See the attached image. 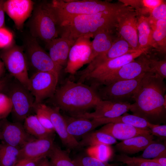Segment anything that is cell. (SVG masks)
<instances>
[{"mask_svg":"<svg viewBox=\"0 0 166 166\" xmlns=\"http://www.w3.org/2000/svg\"><path fill=\"white\" fill-rule=\"evenodd\" d=\"M36 166H50L47 157H45L39 161Z\"/></svg>","mask_w":166,"mask_h":166,"instance_id":"48","label":"cell"},{"mask_svg":"<svg viewBox=\"0 0 166 166\" xmlns=\"http://www.w3.org/2000/svg\"><path fill=\"white\" fill-rule=\"evenodd\" d=\"M76 166H111L108 162H103L87 155H80L73 160Z\"/></svg>","mask_w":166,"mask_h":166,"instance_id":"37","label":"cell"},{"mask_svg":"<svg viewBox=\"0 0 166 166\" xmlns=\"http://www.w3.org/2000/svg\"><path fill=\"white\" fill-rule=\"evenodd\" d=\"M152 58L148 53L142 54L112 73L98 87L118 80L136 79L147 73L155 72L151 65Z\"/></svg>","mask_w":166,"mask_h":166,"instance_id":"10","label":"cell"},{"mask_svg":"<svg viewBox=\"0 0 166 166\" xmlns=\"http://www.w3.org/2000/svg\"><path fill=\"white\" fill-rule=\"evenodd\" d=\"M13 33L4 26L0 28V49H5L14 44Z\"/></svg>","mask_w":166,"mask_h":166,"instance_id":"40","label":"cell"},{"mask_svg":"<svg viewBox=\"0 0 166 166\" xmlns=\"http://www.w3.org/2000/svg\"><path fill=\"white\" fill-rule=\"evenodd\" d=\"M147 17L152 30L155 27L157 21L166 19V1L153 9L150 12L148 16Z\"/></svg>","mask_w":166,"mask_h":166,"instance_id":"38","label":"cell"},{"mask_svg":"<svg viewBox=\"0 0 166 166\" xmlns=\"http://www.w3.org/2000/svg\"><path fill=\"white\" fill-rule=\"evenodd\" d=\"M116 159L118 161L130 166H161L150 159L139 157H131L123 154L117 155Z\"/></svg>","mask_w":166,"mask_h":166,"instance_id":"36","label":"cell"},{"mask_svg":"<svg viewBox=\"0 0 166 166\" xmlns=\"http://www.w3.org/2000/svg\"><path fill=\"white\" fill-rule=\"evenodd\" d=\"M138 157L147 159L166 157V145L154 141L148 145Z\"/></svg>","mask_w":166,"mask_h":166,"instance_id":"35","label":"cell"},{"mask_svg":"<svg viewBox=\"0 0 166 166\" xmlns=\"http://www.w3.org/2000/svg\"><path fill=\"white\" fill-rule=\"evenodd\" d=\"M152 31V37L155 49L162 54L166 51V19L157 21Z\"/></svg>","mask_w":166,"mask_h":166,"instance_id":"31","label":"cell"},{"mask_svg":"<svg viewBox=\"0 0 166 166\" xmlns=\"http://www.w3.org/2000/svg\"><path fill=\"white\" fill-rule=\"evenodd\" d=\"M90 38L81 37L76 40L69 51L67 63L65 67V73L75 74L83 65L92 61Z\"/></svg>","mask_w":166,"mask_h":166,"instance_id":"13","label":"cell"},{"mask_svg":"<svg viewBox=\"0 0 166 166\" xmlns=\"http://www.w3.org/2000/svg\"><path fill=\"white\" fill-rule=\"evenodd\" d=\"M4 1H0V28L4 26L5 21V12L3 9Z\"/></svg>","mask_w":166,"mask_h":166,"instance_id":"45","label":"cell"},{"mask_svg":"<svg viewBox=\"0 0 166 166\" xmlns=\"http://www.w3.org/2000/svg\"><path fill=\"white\" fill-rule=\"evenodd\" d=\"M46 3L59 27L78 16L120 10L127 7L120 2L114 3L98 0H53Z\"/></svg>","mask_w":166,"mask_h":166,"instance_id":"4","label":"cell"},{"mask_svg":"<svg viewBox=\"0 0 166 166\" xmlns=\"http://www.w3.org/2000/svg\"><path fill=\"white\" fill-rule=\"evenodd\" d=\"M144 75L136 79L115 81L95 89L101 100L129 102L133 101Z\"/></svg>","mask_w":166,"mask_h":166,"instance_id":"8","label":"cell"},{"mask_svg":"<svg viewBox=\"0 0 166 166\" xmlns=\"http://www.w3.org/2000/svg\"><path fill=\"white\" fill-rule=\"evenodd\" d=\"M118 35L117 29L103 31L97 34L91 42L92 60L107 51Z\"/></svg>","mask_w":166,"mask_h":166,"instance_id":"25","label":"cell"},{"mask_svg":"<svg viewBox=\"0 0 166 166\" xmlns=\"http://www.w3.org/2000/svg\"><path fill=\"white\" fill-rule=\"evenodd\" d=\"M34 110L38 120L42 126L49 132L54 133L55 131L53 127L46 112L39 104H34Z\"/></svg>","mask_w":166,"mask_h":166,"instance_id":"39","label":"cell"},{"mask_svg":"<svg viewBox=\"0 0 166 166\" xmlns=\"http://www.w3.org/2000/svg\"><path fill=\"white\" fill-rule=\"evenodd\" d=\"M25 129L28 133L36 139H40L54 135L45 129L38 120L36 115L27 117L23 122Z\"/></svg>","mask_w":166,"mask_h":166,"instance_id":"30","label":"cell"},{"mask_svg":"<svg viewBox=\"0 0 166 166\" xmlns=\"http://www.w3.org/2000/svg\"><path fill=\"white\" fill-rule=\"evenodd\" d=\"M87 154L103 162H107L113 155V150L110 146L98 144L89 147Z\"/></svg>","mask_w":166,"mask_h":166,"instance_id":"34","label":"cell"},{"mask_svg":"<svg viewBox=\"0 0 166 166\" xmlns=\"http://www.w3.org/2000/svg\"><path fill=\"white\" fill-rule=\"evenodd\" d=\"M75 41L61 36L46 43L49 55L61 70L66 65L70 49Z\"/></svg>","mask_w":166,"mask_h":166,"instance_id":"21","label":"cell"},{"mask_svg":"<svg viewBox=\"0 0 166 166\" xmlns=\"http://www.w3.org/2000/svg\"><path fill=\"white\" fill-rule=\"evenodd\" d=\"M154 136L151 134L138 136L122 140L116 144V149L121 154H132L143 151L154 142Z\"/></svg>","mask_w":166,"mask_h":166,"instance_id":"24","label":"cell"},{"mask_svg":"<svg viewBox=\"0 0 166 166\" xmlns=\"http://www.w3.org/2000/svg\"></svg>","mask_w":166,"mask_h":166,"instance_id":"52","label":"cell"},{"mask_svg":"<svg viewBox=\"0 0 166 166\" xmlns=\"http://www.w3.org/2000/svg\"><path fill=\"white\" fill-rule=\"evenodd\" d=\"M119 2L125 6L131 7L137 16H146L154 8L166 1L162 0H120Z\"/></svg>","mask_w":166,"mask_h":166,"instance_id":"28","label":"cell"},{"mask_svg":"<svg viewBox=\"0 0 166 166\" xmlns=\"http://www.w3.org/2000/svg\"><path fill=\"white\" fill-rule=\"evenodd\" d=\"M25 53L28 65L36 72H47L54 73L59 77L61 69L53 61L35 38L29 40L27 42Z\"/></svg>","mask_w":166,"mask_h":166,"instance_id":"12","label":"cell"},{"mask_svg":"<svg viewBox=\"0 0 166 166\" xmlns=\"http://www.w3.org/2000/svg\"><path fill=\"white\" fill-rule=\"evenodd\" d=\"M43 158L44 157H39L32 159H26V161L24 166H36L39 161Z\"/></svg>","mask_w":166,"mask_h":166,"instance_id":"46","label":"cell"},{"mask_svg":"<svg viewBox=\"0 0 166 166\" xmlns=\"http://www.w3.org/2000/svg\"><path fill=\"white\" fill-rule=\"evenodd\" d=\"M59 76L49 72H36L29 77L27 88L34 98V104L51 98L57 89Z\"/></svg>","mask_w":166,"mask_h":166,"instance_id":"11","label":"cell"},{"mask_svg":"<svg viewBox=\"0 0 166 166\" xmlns=\"http://www.w3.org/2000/svg\"><path fill=\"white\" fill-rule=\"evenodd\" d=\"M6 95L12 103L11 113L14 121L22 123L34 110V97L27 88L14 77Z\"/></svg>","mask_w":166,"mask_h":166,"instance_id":"6","label":"cell"},{"mask_svg":"<svg viewBox=\"0 0 166 166\" xmlns=\"http://www.w3.org/2000/svg\"><path fill=\"white\" fill-rule=\"evenodd\" d=\"M164 79L155 72L144 75L130 109L133 114L153 124L165 122L166 85Z\"/></svg>","mask_w":166,"mask_h":166,"instance_id":"1","label":"cell"},{"mask_svg":"<svg viewBox=\"0 0 166 166\" xmlns=\"http://www.w3.org/2000/svg\"><path fill=\"white\" fill-rule=\"evenodd\" d=\"M39 104L48 115L55 132L59 136L63 145L70 150L80 148L79 142L68 132L64 118L60 113L59 109L42 103Z\"/></svg>","mask_w":166,"mask_h":166,"instance_id":"16","label":"cell"},{"mask_svg":"<svg viewBox=\"0 0 166 166\" xmlns=\"http://www.w3.org/2000/svg\"><path fill=\"white\" fill-rule=\"evenodd\" d=\"M134 50L128 42L119 35L107 51L95 57L85 68L79 71V73L85 74L102 63Z\"/></svg>","mask_w":166,"mask_h":166,"instance_id":"20","label":"cell"},{"mask_svg":"<svg viewBox=\"0 0 166 166\" xmlns=\"http://www.w3.org/2000/svg\"><path fill=\"white\" fill-rule=\"evenodd\" d=\"M111 166H116L114 164H112Z\"/></svg>","mask_w":166,"mask_h":166,"instance_id":"50","label":"cell"},{"mask_svg":"<svg viewBox=\"0 0 166 166\" xmlns=\"http://www.w3.org/2000/svg\"><path fill=\"white\" fill-rule=\"evenodd\" d=\"M144 53H148L139 49L102 63L87 73L78 76L77 81L88 83L89 86L95 89L113 72Z\"/></svg>","mask_w":166,"mask_h":166,"instance_id":"5","label":"cell"},{"mask_svg":"<svg viewBox=\"0 0 166 166\" xmlns=\"http://www.w3.org/2000/svg\"><path fill=\"white\" fill-rule=\"evenodd\" d=\"M13 78L9 73L0 78V93L6 95L10 83Z\"/></svg>","mask_w":166,"mask_h":166,"instance_id":"44","label":"cell"},{"mask_svg":"<svg viewBox=\"0 0 166 166\" xmlns=\"http://www.w3.org/2000/svg\"><path fill=\"white\" fill-rule=\"evenodd\" d=\"M63 116L68 132L76 139L77 137H82L101 125L94 119L66 115Z\"/></svg>","mask_w":166,"mask_h":166,"instance_id":"23","label":"cell"},{"mask_svg":"<svg viewBox=\"0 0 166 166\" xmlns=\"http://www.w3.org/2000/svg\"><path fill=\"white\" fill-rule=\"evenodd\" d=\"M34 2L31 0H7L4 1L5 13L13 21L18 30L22 29L33 9Z\"/></svg>","mask_w":166,"mask_h":166,"instance_id":"18","label":"cell"},{"mask_svg":"<svg viewBox=\"0 0 166 166\" xmlns=\"http://www.w3.org/2000/svg\"><path fill=\"white\" fill-rule=\"evenodd\" d=\"M150 133L153 136L165 139L166 137V124H151L148 128Z\"/></svg>","mask_w":166,"mask_h":166,"instance_id":"43","label":"cell"},{"mask_svg":"<svg viewBox=\"0 0 166 166\" xmlns=\"http://www.w3.org/2000/svg\"><path fill=\"white\" fill-rule=\"evenodd\" d=\"M5 71V66L0 57V78L4 76Z\"/></svg>","mask_w":166,"mask_h":166,"instance_id":"49","label":"cell"},{"mask_svg":"<svg viewBox=\"0 0 166 166\" xmlns=\"http://www.w3.org/2000/svg\"><path fill=\"white\" fill-rule=\"evenodd\" d=\"M35 138L27 133L22 123L11 122L6 118L0 120V140L2 142L20 148Z\"/></svg>","mask_w":166,"mask_h":166,"instance_id":"14","label":"cell"},{"mask_svg":"<svg viewBox=\"0 0 166 166\" xmlns=\"http://www.w3.org/2000/svg\"><path fill=\"white\" fill-rule=\"evenodd\" d=\"M51 98L55 107L71 116L87 113L101 100L92 87L69 80L56 89Z\"/></svg>","mask_w":166,"mask_h":166,"instance_id":"2","label":"cell"},{"mask_svg":"<svg viewBox=\"0 0 166 166\" xmlns=\"http://www.w3.org/2000/svg\"><path fill=\"white\" fill-rule=\"evenodd\" d=\"M150 159L161 166H166V157H160Z\"/></svg>","mask_w":166,"mask_h":166,"instance_id":"47","label":"cell"},{"mask_svg":"<svg viewBox=\"0 0 166 166\" xmlns=\"http://www.w3.org/2000/svg\"><path fill=\"white\" fill-rule=\"evenodd\" d=\"M137 18L139 49L148 53L151 48L156 49L152 37V31L146 16H137Z\"/></svg>","mask_w":166,"mask_h":166,"instance_id":"26","label":"cell"},{"mask_svg":"<svg viewBox=\"0 0 166 166\" xmlns=\"http://www.w3.org/2000/svg\"><path fill=\"white\" fill-rule=\"evenodd\" d=\"M12 105L8 96L0 93V120L6 118L11 113Z\"/></svg>","mask_w":166,"mask_h":166,"instance_id":"41","label":"cell"},{"mask_svg":"<svg viewBox=\"0 0 166 166\" xmlns=\"http://www.w3.org/2000/svg\"><path fill=\"white\" fill-rule=\"evenodd\" d=\"M152 67L154 72L164 79L166 78V60H158L153 58L151 62Z\"/></svg>","mask_w":166,"mask_h":166,"instance_id":"42","label":"cell"},{"mask_svg":"<svg viewBox=\"0 0 166 166\" xmlns=\"http://www.w3.org/2000/svg\"><path fill=\"white\" fill-rule=\"evenodd\" d=\"M131 104L128 102H113L100 101L94 107V111L87 112L74 117L89 119H105L119 117L127 113L131 107Z\"/></svg>","mask_w":166,"mask_h":166,"instance_id":"15","label":"cell"},{"mask_svg":"<svg viewBox=\"0 0 166 166\" xmlns=\"http://www.w3.org/2000/svg\"><path fill=\"white\" fill-rule=\"evenodd\" d=\"M137 16L134 9L122 14L117 26L119 35L129 44L134 50L139 49L137 30Z\"/></svg>","mask_w":166,"mask_h":166,"instance_id":"17","label":"cell"},{"mask_svg":"<svg viewBox=\"0 0 166 166\" xmlns=\"http://www.w3.org/2000/svg\"><path fill=\"white\" fill-rule=\"evenodd\" d=\"M20 149L0 142V166H13L18 160Z\"/></svg>","mask_w":166,"mask_h":166,"instance_id":"33","label":"cell"},{"mask_svg":"<svg viewBox=\"0 0 166 166\" xmlns=\"http://www.w3.org/2000/svg\"><path fill=\"white\" fill-rule=\"evenodd\" d=\"M79 143L81 148L101 144L110 146L117 144V142L111 136L98 130L93 131L83 136Z\"/></svg>","mask_w":166,"mask_h":166,"instance_id":"27","label":"cell"},{"mask_svg":"<svg viewBox=\"0 0 166 166\" xmlns=\"http://www.w3.org/2000/svg\"><path fill=\"white\" fill-rule=\"evenodd\" d=\"M95 119L101 125L110 123H122L128 124L140 128L149 129L151 123L143 118L130 114L127 113L117 117L105 119Z\"/></svg>","mask_w":166,"mask_h":166,"instance_id":"29","label":"cell"},{"mask_svg":"<svg viewBox=\"0 0 166 166\" xmlns=\"http://www.w3.org/2000/svg\"><path fill=\"white\" fill-rule=\"evenodd\" d=\"M125 166H130L128 165H126Z\"/></svg>","mask_w":166,"mask_h":166,"instance_id":"51","label":"cell"},{"mask_svg":"<svg viewBox=\"0 0 166 166\" xmlns=\"http://www.w3.org/2000/svg\"><path fill=\"white\" fill-rule=\"evenodd\" d=\"M57 27L46 2L36 8L30 24L31 30L34 37L39 38L47 43L58 38L59 31Z\"/></svg>","mask_w":166,"mask_h":166,"instance_id":"7","label":"cell"},{"mask_svg":"<svg viewBox=\"0 0 166 166\" xmlns=\"http://www.w3.org/2000/svg\"><path fill=\"white\" fill-rule=\"evenodd\" d=\"M54 135L35 138L26 143L20 149L18 160L48 156L53 144Z\"/></svg>","mask_w":166,"mask_h":166,"instance_id":"19","label":"cell"},{"mask_svg":"<svg viewBox=\"0 0 166 166\" xmlns=\"http://www.w3.org/2000/svg\"><path fill=\"white\" fill-rule=\"evenodd\" d=\"M0 57L9 74L27 88L29 79L28 65L22 48L14 44L2 49Z\"/></svg>","mask_w":166,"mask_h":166,"instance_id":"9","label":"cell"},{"mask_svg":"<svg viewBox=\"0 0 166 166\" xmlns=\"http://www.w3.org/2000/svg\"><path fill=\"white\" fill-rule=\"evenodd\" d=\"M129 9L128 7L120 10L105 11L74 17L59 27L61 36L76 41L81 37L93 38L101 31L117 29L119 17Z\"/></svg>","mask_w":166,"mask_h":166,"instance_id":"3","label":"cell"},{"mask_svg":"<svg viewBox=\"0 0 166 166\" xmlns=\"http://www.w3.org/2000/svg\"><path fill=\"white\" fill-rule=\"evenodd\" d=\"M47 157L50 166H76L66 152L55 143Z\"/></svg>","mask_w":166,"mask_h":166,"instance_id":"32","label":"cell"},{"mask_svg":"<svg viewBox=\"0 0 166 166\" xmlns=\"http://www.w3.org/2000/svg\"><path fill=\"white\" fill-rule=\"evenodd\" d=\"M98 130L109 135L116 140H122L138 136L151 134L149 129L138 128L122 123H107Z\"/></svg>","mask_w":166,"mask_h":166,"instance_id":"22","label":"cell"}]
</instances>
